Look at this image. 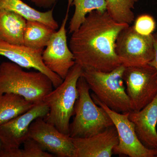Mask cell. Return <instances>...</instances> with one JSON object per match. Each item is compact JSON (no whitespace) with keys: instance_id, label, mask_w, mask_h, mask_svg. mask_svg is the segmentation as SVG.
Returning <instances> with one entry per match:
<instances>
[{"instance_id":"6da1fadb","label":"cell","mask_w":157,"mask_h":157,"mask_svg":"<svg viewBox=\"0 0 157 157\" xmlns=\"http://www.w3.org/2000/svg\"><path fill=\"white\" fill-rule=\"evenodd\" d=\"M129 25L117 22L107 11L90 12L70 38L69 47L76 63L104 72L119 67L122 64L116 52V42Z\"/></svg>"},{"instance_id":"7a4b0ae2","label":"cell","mask_w":157,"mask_h":157,"mask_svg":"<svg viewBox=\"0 0 157 157\" xmlns=\"http://www.w3.org/2000/svg\"><path fill=\"white\" fill-rule=\"evenodd\" d=\"M11 62L0 64V95L13 93L36 104L53 89L50 78L44 73L26 72Z\"/></svg>"},{"instance_id":"3957f363","label":"cell","mask_w":157,"mask_h":157,"mask_svg":"<svg viewBox=\"0 0 157 157\" xmlns=\"http://www.w3.org/2000/svg\"><path fill=\"white\" fill-rule=\"evenodd\" d=\"M82 70L81 65L76 63L61 84L45 96L42 101L49 109L44 119L66 135H69L70 119L78 97L77 82Z\"/></svg>"},{"instance_id":"277c9868","label":"cell","mask_w":157,"mask_h":157,"mask_svg":"<svg viewBox=\"0 0 157 157\" xmlns=\"http://www.w3.org/2000/svg\"><path fill=\"white\" fill-rule=\"evenodd\" d=\"M77 88L78 97L74 107V118L69 126V136L89 137L114 125L108 113L95 103L89 86L82 76L77 82Z\"/></svg>"},{"instance_id":"5b68a950","label":"cell","mask_w":157,"mask_h":157,"mask_svg":"<svg viewBox=\"0 0 157 157\" xmlns=\"http://www.w3.org/2000/svg\"><path fill=\"white\" fill-rule=\"evenodd\" d=\"M125 69L122 65L109 72L84 68L81 75L99 101L113 110L121 113L133 111L124 84Z\"/></svg>"},{"instance_id":"8992f818","label":"cell","mask_w":157,"mask_h":157,"mask_svg":"<svg viewBox=\"0 0 157 157\" xmlns=\"http://www.w3.org/2000/svg\"><path fill=\"white\" fill-rule=\"evenodd\" d=\"M123 79L133 111L143 109L157 95L156 70L149 64L125 67Z\"/></svg>"},{"instance_id":"52a82bcc","label":"cell","mask_w":157,"mask_h":157,"mask_svg":"<svg viewBox=\"0 0 157 157\" xmlns=\"http://www.w3.org/2000/svg\"><path fill=\"white\" fill-rule=\"evenodd\" d=\"M154 34L143 36L133 26H128L119 35L116 42V52L125 67L148 64L155 56Z\"/></svg>"},{"instance_id":"ba28073f","label":"cell","mask_w":157,"mask_h":157,"mask_svg":"<svg viewBox=\"0 0 157 157\" xmlns=\"http://www.w3.org/2000/svg\"><path fill=\"white\" fill-rule=\"evenodd\" d=\"M91 95L95 103L108 113L116 129L119 142L113 149V154L130 157H156L157 150L147 148L138 139L135 124L129 118L130 112H116L99 101L94 94Z\"/></svg>"},{"instance_id":"9c48e42d","label":"cell","mask_w":157,"mask_h":157,"mask_svg":"<svg viewBox=\"0 0 157 157\" xmlns=\"http://www.w3.org/2000/svg\"><path fill=\"white\" fill-rule=\"evenodd\" d=\"M68 2L67 9L61 25L58 30L52 34L42 54V60L45 66L63 80L76 63L67 39L66 25L72 0H69Z\"/></svg>"},{"instance_id":"30bf717a","label":"cell","mask_w":157,"mask_h":157,"mask_svg":"<svg viewBox=\"0 0 157 157\" xmlns=\"http://www.w3.org/2000/svg\"><path fill=\"white\" fill-rule=\"evenodd\" d=\"M48 111V106L42 101L35 104L27 112L1 125L2 149L19 148L29 138V130L32 122L38 118L45 117Z\"/></svg>"},{"instance_id":"8fae6325","label":"cell","mask_w":157,"mask_h":157,"mask_svg":"<svg viewBox=\"0 0 157 157\" xmlns=\"http://www.w3.org/2000/svg\"><path fill=\"white\" fill-rule=\"evenodd\" d=\"M29 137L37 141L43 149L57 157H74L72 137L45 121L44 118H38L32 122Z\"/></svg>"},{"instance_id":"7c38bea8","label":"cell","mask_w":157,"mask_h":157,"mask_svg":"<svg viewBox=\"0 0 157 157\" xmlns=\"http://www.w3.org/2000/svg\"><path fill=\"white\" fill-rule=\"evenodd\" d=\"M43 49H35L23 45H16L0 40V56L22 68L34 69L50 78L54 88L61 84L63 79L45 66L42 58Z\"/></svg>"},{"instance_id":"4fadbf2b","label":"cell","mask_w":157,"mask_h":157,"mask_svg":"<svg viewBox=\"0 0 157 157\" xmlns=\"http://www.w3.org/2000/svg\"><path fill=\"white\" fill-rule=\"evenodd\" d=\"M74 157H111L119 142L114 125L84 138H72Z\"/></svg>"},{"instance_id":"5bb4252c","label":"cell","mask_w":157,"mask_h":157,"mask_svg":"<svg viewBox=\"0 0 157 157\" xmlns=\"http://www.w3.org/2000/svg\"><path fill=\"white\" fill-rule=\"evenodd\" d=\"M138 139L144 146L157 150V95L146 107L129 113Z\"/></svg>"},{"instance_id":"9a60e30c","label":"cell","mask_w":157,"mask_h":157,"mask_svg":"<svg viewBox=\"0 0 157 157\" xmlns=\"http://www.w3.org/2000/svg\"><path fill=\"white\" fill-rule=\"evenodd\" d=\"M27 20L17 13L0 10V40L23 45V35Z\"/></svg>"},{"instance_id":"2e32d148","label":"cell","mask_w":157,"mask_h":157,"mask_svg":"<svg viewBox=\"0 0 157 157\" xmlns=\"http://www.w3.org/2000/svg\"><path fill=\"white\" fill-rule=\"evenodd\" d=\"M0 10L17 13L27 21L42 22L55 30L59 29L58 23L53 16V9L42 12L32 8L21 0H0Z\"/></svg>"},{"instance_id":"e0dca14e","label":"cell","mask_w":157,"mask_h":157,"mask_svg":"<svg viewBox=\"0 0 157 157\" xmlns=\"http://www.w3.org/2000/svg\"><path fill=\"white\" fill-rule=\"evenodd\" d=\"M34 105L16 94L0 95V125L28 111Z\"/></svg>"},{"instance_id":"ac0fdd59","label":"cell","mask_w":157,"mask_h":157,"mask_svg":"<svg viewBox=\"0 0 157 157\" xmlns=\"http://www.w3.org/2000/svg\"><path fill=\"white\" fill-rule=\"evenodd\" d=\"M56 31L42 22L27 21L23 45L33 49H44Z\"/></svg>"},{"instance_id":"d6986e66","label":"cell","mask_w":157,"mask_h":157,"mask_svg":"<svg viewBox=\"0 0 157 157\" xmlns=\"http://www.w3.org/2000/svg\"><path fill=\"white\" fill-rule=\"evenodd\" d=\"M75 6V11L69 25V33L77 30L90 12L94 11H107L105 0H72Z\"/></svg>"},{"instance_id":"ffe728a7","label":"cell","mask_w":157,"mask_h":157,"mask_svg":"<svg viewBox=\"0 0 157 157\" xmlns=\"http://www.w3.org/2000/svg\"><path fill=\"white\" fill-rule=\"evenodd\" d=\"M107 11L117 22L129 25L135 20L134 0H105Z\"/></svg>"},{"instance_id":"44dd1931","label":"cell","mask_w":157,"mask_h":157,"mask_svg":"<svg viewBox=\"0 0 157 157\" xmlns=\"http://www.w3.org/2000/svg\"><path fill=\"white\" fill-rule=\"evenodd\" d=\"M23 149H2L0 157H53V155L45 151L37 141L28 138L24 141Z\"/></svg>"},{"instance_id":"7402d4cb","label":"cell","mask_w":157,"mask_h":157,"mask_svg":"<svg viewBox=\"0 0 157 157\" xmlns=\"http://www.w3.org/2000/svg\"><path fill=\"white\" fill-rule=\"evenodd\" d=\"M133 27L138 34L143 36H149L154 32L156 22L151 15L142 14L137 17Z\"/></svg>"},{"instance_id":"603a6c76","label":"cell","mask_w":157,"mask_h":157,"mask_svg":"<svg viewBox=\"0 0 157 157\" xmlns=\"http://www.w3.org/2000/svg\"><path fill=\"white\" fill-rule=\"evenodd\" d=\"M36 6L41 8H49L55 4L57 0H29Z\"/></svg>"},{"instance_id":"cb8c5ba5","label":"cell","mask_w":157,"mask_h":157,"mask_svg":"<svg viewBox=\"0 0 157 157\" xmlns=\"http://www.w3.org/2000/svg\"><path fill=\"white\" fill-rule=\"evenodd\" d=\"M155 56L152 60L148 64L155 69L157 73V40L155 37Z\"/></svg>"},{"instance_id":"d4e9b609","label":"cell","mask_w":157,"mask_h":157,"mask_svg":"<svg viewBox=\"0 0 157 157\" xmlns=\"http://www.w3.org/2000/svg\"><path fill=\"white\" fill-rule=\"evenodd\" d=\"M2 142H1V140H0V151L2 150Z\"/></svg>"},{"instance_id":"484cf974","label":"cell","mask_w":157,"mask_h":157,"mask_svg":"<svg viewBox=\"0 0 157 157\" xmlns=\"http://www.w3.org/2000/svg\"><path fill=\"white\" fill-rule=\"evenodd\" d=\"M154 36L155 38V39H157V33H156L154 34Z\"/></svg>"},{"instance_id":"4316f807","label":"cell","mask_w":157,"mask_h":157,"mask_svg":"<svg viewBox=\"0 0 157 157\" xmlns=\"http://www.w3.org/2000/svg\"><path fill=\"white\" fill-rule=\"evenodd\" d=\"M135 1V2H137V1H139V0H134Z\"/></svg>"},{"instance_id":"83f0119b","label":"cell","mask_w":157,"mask_h":157,"mask_svg":"<svg viewBox=\"0 0 157 157\" xmlns=\"http://www.w3.org/2000/svg\"><path fill=\"white\" fill-rule=\"evenodd\" d=\"M156 157H157V156H156Z\"/></svg>"}]
</instances>
